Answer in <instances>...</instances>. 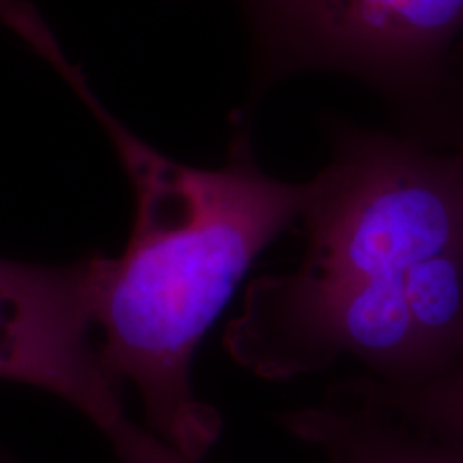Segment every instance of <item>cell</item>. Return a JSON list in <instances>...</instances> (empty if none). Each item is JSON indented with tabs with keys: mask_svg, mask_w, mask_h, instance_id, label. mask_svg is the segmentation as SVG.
Listing matches in <instances>:
<instances>
[{
	"mask_svg": "<svg viewBox=\"0 0 463 463\" xmlns=\"http://www.w3.org/2000/svg\"><path fill=\"white\" fill-rule=\"evenodd\" d=\"M73 347V303L56 266L0 258V380L48 391Z\"/></svg>",
	"mask_w": 463,
	"mask_h": 463,
	"instance_id": "cell-5",
	"label": "cell"
},
{
	"mask_svg": "<svg viewBox=\"0 0 463 463\" xmlns=\"http://www.w3.org/2000/svg\"><path fill=\"white\" fill-rule=\"evenodd\" d=\"M453 148H457V150H459V153L463 155V133H461V137H459V140H457V142L453 144Z\"/></svg>",
	"mask_w": 463,
	"mask_h": 463,
	"instance_id": "cell-7",
	"label": "cell"
},
{
	"mask_svg": "<svg viewBox=\"0 0 463 463\" xmlns=\"http://www.w3.org/2000/svg\"><path fill=\"white\" fill-rule=\"evenodd\" d=\"M260 82L337 73L367 86L395 131L463 133V0H242Z\"/></svg>",
	"mask_w": 463,
	"mask_h": 463,
	"instance_id": "cell-3",
	"label": "cell"
},
{
	"mask_svg": "<svg viewBox=\"0 0 463 463\" xmlns=\"http://www.w3.org/2000/svg\"><path fill=\"white\" fill-rule=\"evenodd\" d=\"M0 463H15V461H11V459H7V457H0Z\"/></svg>",
	"mask_w": 463,
	"mask_h": 463,
	"instance_id": "cell-8",
	"label": "cell"
},
{
	"mask_svg": "<svg viewBox=\"0 0 463 463\" xmlns=\"http://www.w3.org/2000/svg\"><path fill=\"white\" fill-rule=\"evenodd\" d=\"M344 382L405 419L463 439V356L442 373L419 384L389 386L358 373L347 375Z\"/></svg>",
	"mask_w": 463,
	"mask_h": 463,
	"instance_id": "cell-6",
	"label": "cell"
},
{
	"mask_svg": "<svg viewBox=\"0 0 463 463\" xmlns=\"http://www.w3.org/2000/svg\"><path fill=\"white\" fill-rule=\"evenodd\" d=\"M0 20L78 92L125 167L136 206L129 242L118 258H90L101 356L137 391L148 430L202 461L223 420L194 389L195 350L256 260L298 223L309 183L264 172L241 120L223 165L165 157L103 106L33 5L3 0Z\"/></svg>",
	"mask_w": 463,
	"mask_h": 463,
	"instance_id": "cell-2",
	"label": "cell"
},
{
	"mask_svg": "<svg viewBox=\"0 0 463 463\" xmlns=\"http://www.w3.org/2000/svg\"><path fill=\"white\" fill-rule=\"evenodd\" d=\"M297 269L249 283L225 347L264 380L358 375L408 386L463 356V155L326 118Z\"/></svg>",
	"mask_w": 463,
	"mask_h": 463,
	"instance_id": "cell-1",
	"label": "cell"
},
{
	"mask_svg": "<svg viewBox=\"0 0 463 463\" xmlns=\"http://www.w3.org/2000/svg\"><path fill=\"white\" fill-rule=\"evenodd\" d=\"M281 425L324 463H463V439L392 412L335 382L320 403L289 410Z\"/></svg>",
	"mask_w": 463,
	"mask_h": 463,
	"instance_id": "cell-4",
	"label": "cell"
}]
</instances>
